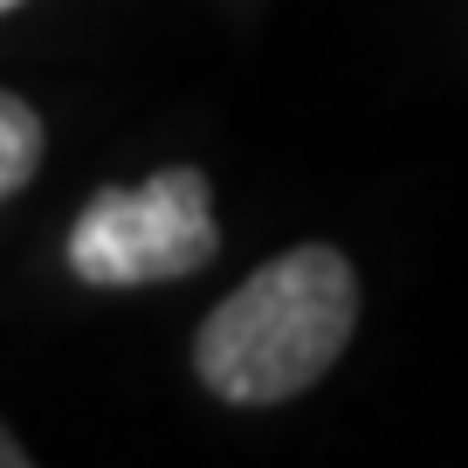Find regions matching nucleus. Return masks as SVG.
<instances>
[{
  "label": "nucleus",
  "mask_w": 468,
  "mask_h": 468,
  "mask_svg": "<svg viewBox=\"0 0 468 468\" xmlns=\"http://www.w3.org/2000/svg\"><path fill=\"white\" fill-rule=\"evenodd\" d=\"M0 468H28V448L15 441V427L0 420Z\"/></svg>",
  "instance_id": "20e7f679"
},
{
  "label": "nucleus",
  "mask_w": 468,
  "mask_h": 468,
  "mask_svg": "<svg viewBox=\"0 0 468 468\" xmlns=\"http://www.w3.org/2000/svg\"><path fill=\"white\" fill-rule=\"evenodd\" d=\"M7 7H21V0H0V15H7Z\"/></svg>",
  "instance_id": "39448f33"
},
{
  "label": "nucleus",
  "mask_w": 468,
  "mask_h": 468,
  "mask_svg": "<svg viewBox=\"0 0 468 468\" xmlns=\"http://www.w3.org/2000/svg\"><path fill=\"white\" fill-rule=\"evenodd\" d=\"M351 331H358V276L337 249L303 241L207 310L193 337V372L228 407H282L345 358Z\"/></svg>",
  "instance_id": "f257e3e1"
},
{
  "label": "nucleus",
  "mask_w": 468,
  "mask_h": 468,
  "mask_svg": "<svg viewBox=\"0 0 468 468\" xmlns=\"http://www.w3.org/2000/svg\"><path fill=\"white\" fill-rule=\"evenodd\" d=\"M42 145H48V138H42L35 103H21L15 90H0V200H15V193L35 179Z\"/></svg>",
  "instance_id": "7ed1b4c3"
},
{
  "label": "nucleus",
  "mask_w": 468,
  "mask_h": 468,
  "mask_svg": "<svg viewBox=\"0 0 468 468\" xmlns=\"http://www.w3.org/2000/svg\"><path fill=\"white\" fill-rule=\"evenodd\" d=\"M220 255V220L200 165H165L145 186H103L69 228V269L97 290L179 282Z\"/></svg>",
  "instance_id": "f03ea898"
}]
</instances>
